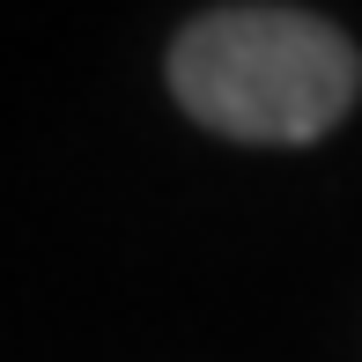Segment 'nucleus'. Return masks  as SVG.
Returning <instances> with one entry per match:
<instances>
[{"label":"nucleus","mask_w":362,"mask_h":362,"mask_svg":"<svg viewBox=\"0 0 362 362\" xmlns=\"http://www.w3.org/2000/svg\"><path fill=\"white\" fill-rule=\"evenodd\" d=\"M170 104L237 148H310L362 104V45L288 0H222L177 23L163 52Z\"/></svg>","instance_id":"f257e3e1"}]
</instances>
